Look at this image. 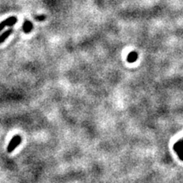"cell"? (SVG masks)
I'll use <instances>...</instances> for the list:
<instances>
[{"mask_svg":"<svg viewBox=\"0 0 183 183\" xmlns=\"http://www.w3.org/2000/svg\"><path fill=\"white\" fill-rule=\"evenodd\" d=\"M12 33V29H9L8 31H6V32H4L1 36H0V43H2V42H4L5 39H7L8 37H9V35Z\"/></svg>","mask_w":183,"mask_h":183,"instance_id":"obj_6","label":"cell"},{"mask_svg":"<svg viewBox=\"0 0 183 183\" xmlns=\"http://www.w3.org/2000/svg\"><path fill=\"white\" fill-rule=\"evenodd\" d=\"M174 150L177 153L180 159L183 160V139L182 140H180L176 143H175Z\"/></svg>","mask_w":183,"mask_h":183,"instance_id":"obj_3","label":"cell"},{"mask_svg":"<svg viewBox=\"0 0 183 183\" xmlns=\"http://www.w3.org/2000/svg\"><path fill=\"white\" fill-rule=\"evenodd\" d=\"M32 29H33L32 23L28 20H25L24 24H23V32H24L25 33H29L32 32Z\"/></svg>","mask_w":183,"mask_h":183,"instance_id":"obj_4","label":"cell"},{"mask_svg":"<svg viewBox=\"0 0 183 183\" xmlns=\"http://www.w3.org/2000/svg\"><path fill=\"white\" fill-rule=\"evenodd\" d=\"M21 142V137L20 135H15L12 137L10 140V142L8 143V147H7V152L8 153H12L13 151L17 147L19 146Z\"/></svg>","mask_w":183,"mask_h":183,"instance_id":"obj_1","label":"cell"},{"mask_svg":"<svg viewBox=\"0 0 183 183\" xmlns=\"http://www.w3.org/2000/svg\"><path fill=\"white\" fill-rule=\"evenodd\" d=\"M17 22V18L15 16H11L4 20L3 22L0 23V32L5 27V26H12L15 24H16Z\"/></svg>","mask_w":183,"mask_h":183,"instance_id":"obj_2","label":"cell"},{"mask_svg":"<svg viewBox=\"0 0 183 183\" xmlns=\"http://www.w3.org/2000/svg\"><path fill=\"white\" fill-rule=\"evenodd\" d=\"M35 19L38 21H43L46 19V16L45 15H37V16H35Z\"/></svg>","mask_w":183,"mask_h":183,"instance_id":"obj_7","label":"cell"},{"mask_svg":"<svg viewBox=\"0 0 183 183\" xmlns=\"http://www.w3.org/2000/svg\"><path fill=\"white\" fill-rule=\"evenodd\" d=\"M137 57H138V54L137 52H130L127 56V61L129 63H133L137 59Z\"/></svg>","mask_w":183,"mask_h":183,"instance_id":"obj_5","label":"cell"}]
</instances>
